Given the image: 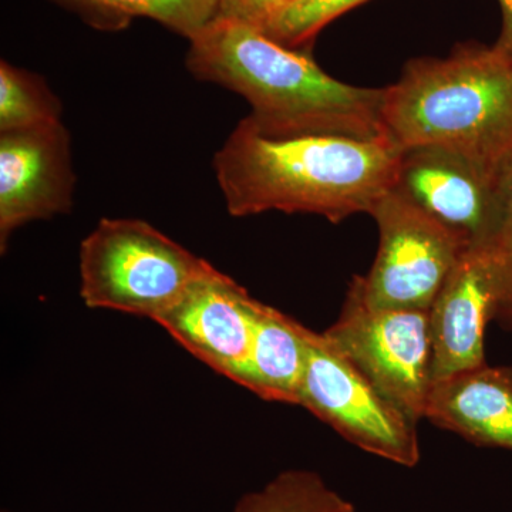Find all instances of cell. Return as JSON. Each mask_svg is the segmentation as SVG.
Wrapping results in <instances>:
<instances>
[{"label": "cell", "instance_id": "6da1fadb", "mask_svg": "<svg viewBox=\"0 0 512 512\" xmlns=\"http://www.w3.org/2000/svg\"><path fill=\"white\" fill-rule=\"evenodd\" d=\"M402 150L387 137H269L247 117L212 160L232 217L268 211L339 224L369 214L396 187Z\"/></svg>", "mask_w": 512, "mask_h": 512}, {"label": "cell", "instance_id": "7a4b0ae2", "mask_svg": "<svg viewBox=\"0 0 512 512\" xmlns=\"http://www.w3.org/2000/svg\"><path fill=\"white\" fill-rule=\"evenodd\" d=\"M188 40V72L244 97L265 136L386 137L384 89L339 82L254 25L218 15Z\"/></svg>", "mask_w": 512, "mask_h": 512}, {"label": "cell", "instance_id": "3957f363", "mask_svg": "<svg viewBox=\"0 0 512 512\" xmlns=\"http://www.w3.org/2000/svg\"><path fill=\"white\" fill-rule=\"evenodd\" d=\"M384 133L402 151L437 148L497 177L512 168V62L494 46L466 43L421 57L384 87Z\"/></svg>", "mask_w": 512, "mask_h": 512}, {"label": "cell", "instance_id": "277c9868", "mask_svg": "<svg viewBox=\"0 0 512 512\" xmlns=\"http://www.w3.org/2000/svg\"><path fill=\"white\" fill-rule=\"evenodd\" d=\"M211 264L137 218H101L80 245V296L158 322Z\"/></svg>", "mask_w": 512, "mask_h": 512}, {"label": "cell", "instance_id": "5b68a950", "mask_svg": "<svg viewBox=\"0 0 512 512\" xmlns=\"http://www.w3.org/2000/svg\"><path fill=\"white\" fill-rule=\"evenodd\" d=\"M322 333L390 402L424 419L433 383L429 312L370 305L355 276L339 318Z\"/></svg>", "mask_w": 512, "mask_h": 512}, {"label": "cell", "instance_id": "8992f818", "mask_svg": "<svg viewBox=\"0 0 512 512\" xmlns=\"http://www.w3.org/2000/svg\"><path fill=\"white\" fill-rule=\"evenodd\" d=\"M306 350L298 406L366 453L416 467L421 456L417 421L380 393L323 333L306 328Z\"/></svg>", "mask_w": 512, "mask_h": 512}, {"label": "cell", "instance_id": "52a82bcc", "mask_svg": "<svg viewBox=\"0 0 512 512\" xmlns=\"http://www.w3.org/2000/svg\"><path fill=\"white\" fill-rule=\"evenodd\" d=\"M370 215L380 241L369 274L357 275L366 301L379 308L429 312L471 245L396 187Z\"/></svg>", "mask_w": 512, "mask_h": 512}, {"label": "cell", "instance_id": "ba28073f", "mask_svg": "<svg viewBox=\"0 0 512 512\" xmlns=\"http://www.w3.org/2000/svg\"><path fill=\"white\" fill-rule=\"evenodd\" d=\"M76 190L72 138L64 123L0 133V251L16 229L69 214Z\"/></svg>", "mask_w": 512, "mask_h": 512}, {"label": "cell", "instance_id": "9c48e42d", "mask_svg": "<svg viewBox=\"0 0 512 512\" xmlns=\"http://www.w3.org/2000/svg\"><path fill=\"white\" fill-rule=\"evenodd\" d=\"M507 177L437 148L402 151L396 188L468 244H493L500 231Z\"/></svg>", "mask_w": 512, "mask_h": 512}, {"label": "cell", "instance_id": "30bf717a", "mask_svg": "<svg viewBox=\"0 0 512 512\" xmlns=\"http://www.w3.org/2000/svg\"><path fill=\"white\" fill-rule=\"evenodd\" d=\"M259 305L211 264L157 323L192 356L234 382L247 360Z\"/></svg>", "mask_w": 512, "mask_h": 512}, {"label": "cell", "instance_id": "8fae6325", "mask_svg": "<svg viewBox=\"0 0 512 512\" xmlns=\"http://www.w3.org/2000/svg\"><path fill=\"white\" fill-rule=\"evenodd\" d=\"M498 274L493 244L473 245L454 266L429 311L433 382L487 363L485 328L497 309Z\"/></svg>", "mask_w": 512, "mask_h": 512}, {"label": "cell", "instance_id": "7c38bea8", "mask_svg": "<svg viewBox=\"0 0 512 512\" xmlns=\"http://www.w3.org/2000/svg\"><path fill=\"white\" fill-rule=\"evenodd\" d=\"M424 419L474 446L512 450V367L484 363L434 380Z\"/></svg>", "mask_w": 512, "mask_h": 512}, {"label": "cell", "instance_id": "4fadbf2b", "mask_svg": "<svg viewBox=\"0 0 512 512\" xmlns=\"http://www.w3.org/2000/svg\"><path fill=\"white\" fill-rule=\"evenodd\" d=\"M306 356V326L261 302L247 360L234 382L266 402L298 406Z\"/></svg>", "mask_w": 512, "mask_h": 512}, {"label": "cell", "instance_id": "5bb4252c", "mask_svg": "<svg viewBox=\"0 0 512 512\" xmlns=\"http://www.w3.org/2000/svg\"><path fill=\"white\" fill-rule=\"evenodd\" d=\"M101 28L126 25L133 18L156 20L191 39L220 13L221 0H62Z\"/></svg>", "mask_w": 512, "mask_h": 512}, {"label": "cell", "instance_id": "9a60e30c", "mask_svg": "<svg viewBox=\"0 0 512 512\" xmlns=\"http://www.w3.org/2000/svg\"><path fill=\"white\" fill-rule=\"evenodd\" d=\"M63 123V104L39 74L0 63V133Z\"/></svg>", "mask_w": 512, "mask_h": 512}, {"label": "cell", "instance_id": "2e32d148", "mask_svg": "<svg viewBox=\"0 0 512 512\" xmlns=\"http://www.w3.org/2000/svg\"><path fill=\"white\" fill-rule=\"evenodd\" d=\"M348 503L316 471L296 468L242 495L232 512H340Z\"/></svg>", "mask_w": 512, "mask_h": 512}, {"label": "cell", "instance_id": "e0dca14e", "mask_svg": "<svg viewBox=\"0 0 512 512\" xmlns=\"http://www.w3.org/2000/svg\"><path fill=\"white\" fill-rule=\"evenodd\" d=\"M363 2L366 0H296L261 30L275 42L298 50L312 43L332 20Z\"/></svg>", "mask_w": 512, "mask_h": 512}, {"label": "cell", "instance_id": "ac0fdd59", "mask_svg": "<svg viewBox=\"0 0 512 512\" xmlns=\"http://www.w3.org/2000/svg\"><path fill=\"white\" fill-rule=\"evenodd\" d=\"M493 247L500 269V295L494 320L504 329L512 330V168L505 180L503 221Z\"/></svg>", "mask_w": 512, "mask_h": 512}, {"label": "cell", "instance_id": "d6986e66", "mask_svg": "<svg viewBox=\"0 0 512 512\" xmlns=\"http://www.w3.org/2000/svg\"><path fill=\"white\" fill-rule=\"evenodd\" d=\"M296 0H221L220 13L261 29Z\"/></svg>", "mask_w": 512, "mask_h": 512}, {"label": "cell", "instance_id": "ffe728a7", "mask_svg": "<svg viewBox=\"0 0 512 512\" xmlns=\"http://www.w3.org/2000/svg\"><path fill=\"white\" fill-rule=\"evenodd\" d=\"M503 13V26L495 42V49L512 62V0H498Z\"/></svg>", "mask_w": 512, "mask_h": 512}, {"label": "cell", "instance_id": "44dd1931", "mask_svg": "<svg viewBox=\"0 0 512 512\" xmlns=\"http://www.w3.org/2000/svg\"><path fill=\"white\" fill-rule=\"evenodd\" d=\"M340 512H357V511H356V508L353 507V504L348 503V504H346V507L343 508V510Z\"/></svg>", "mask_w": 512, "mask_h": 512}]
</instances>
